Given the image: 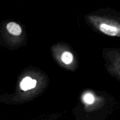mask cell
Returning <instances> with one entry per match:
<instances>
[{
  "instance_id": "277c9868",
  "label": "cell",
  "mask_w": 120,
  "mask_h": 120,
  "mask_svg": "<svg viewBox=\"0 0 120 120\" xmlns=\"http://www.w3.org/2000/svg\"><path fill=\"white\" fill-rule=\"evenodd\" d=\"M61 59H62V62L65 63L66 64H69L72 62L73 60V56L71 53L69 52H64L62 54Z\"/></svg>"
},
{
  "instance_id": "5b68a950",
  "label": "cell",
  "mask_w": 120,
  "mask_h": 120,
  "mask_svg": "<svg viewBox=\"0 0 120 120\" xmlns=\"http://www.w3.org/2000/svg\"><path fill=\"white\" fill-rule=\"evenodd\" d=\"M84 100L86 103H88V104H92L94 102V98L93 96L91 94L87 93L84 96Z\"/></svg>"
},
{
  "instance_id": "3957f363",
  "label": "cell",
  "mask_w": 120,
  "mask_h": 120,
  "mask_svg": "<svg viewBox=\"0 0 120 120\" xmlns=\"http://www.w3.org/2000/svg\"><path fill=\"white\" fill-rule=\"evenodd\" d=\"M7 29L9 34L14 36H19L22 34V28L15 22H9L7 24Z\"/></svg>"
},
{
  "instance_id": "7a4b0ae2",
  "label": "cell",
  "mask_w": 120,
  "mask_h": 120,
  "mask_svg": "<svg viewBox=\"0 0 120 120\" xmlns=\"http://www.w3.org/2000/svg\"><path fill=\"white\" fill-rule=\"evenodd\" d=\"M36 83L37 82L36 80L32 79L29 77H26L22 80L20 84V87L22 90L27 91L35 88L36 86Z\"/></svg>"
},
{
  "instance_id": "6da1fadb",
  "label": "cell",
  "mask_w": 120,
  "mask_h": 120,
  "mask_svg": "<svg viewBox=\"0 0 120 120\" xmlns=\"http://www.w3.org/2000/svg\"><path fill=\"white\" fill-rule=\"evenodd\" d=\"M100 29L104 34L111 36H115L118 35L119 30L116 27L109 25L105 23H102L100 26Z\"/></svg>"
}]
</instances>
